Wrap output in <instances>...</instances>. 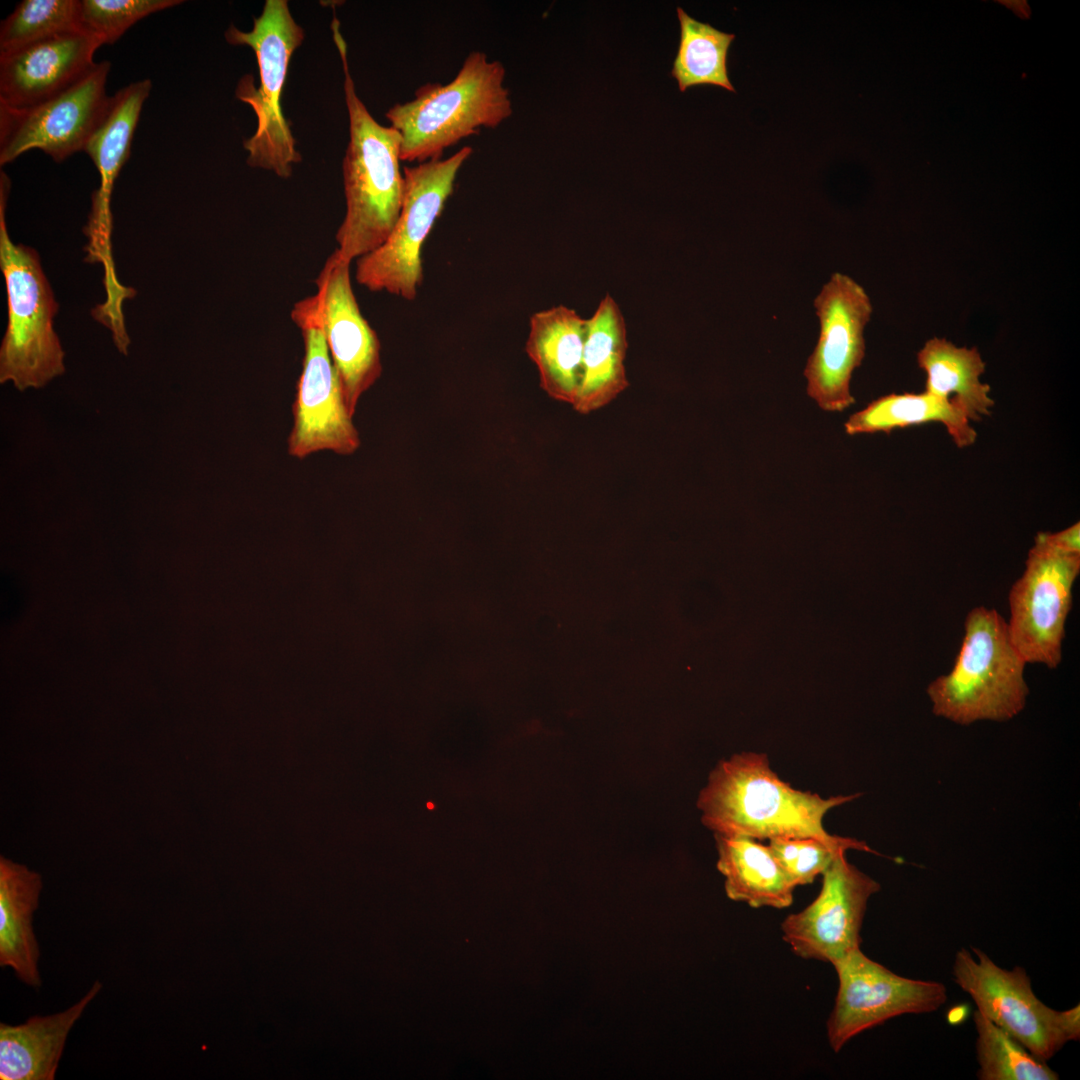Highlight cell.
Here are the masks:
<instances>
[{
	"label": "cell",
	"instance_id": "1",
	"mask_svg": "<svg viewBox=\"0 0 1080 1080\" xmlns=\"http://www.w3.org/2000/svg\"><path fill=\"white\" fill-rule=\"evenodd\" d=\"M331 28L342 62L349 118L342 163L346 212L335 235V250L352 263L381 246L392 232L404 202L405 177L401 135L392 126L379 124L357 95L337 18Z\"/></svg>",
	"mask_w": 1080,
	"mask_h": 1080
},
{
	"label": "cell",
	"instance_id": "2",
	"mask_svg": "<svg viewBox=\"0 0 1080 1080\" xmlns=\"http://www.w3.org/2000/svg\"><path fill=\"white\" fill-rule=\"evenodd\" d=\"M859 796L825 799L794 789L772 770L766 754L743 752L716 765L700 791L697 807L703 824L714 834L755 840L813 837L831 841L838 836L824 829L825 814Z\"/></svg>",
	"mask_w": 1080,
	"mask_h": 1080
},
{
	"label": "cell",
	"instance_id": "3",
	"mask_svg": "<svg viewBox=\"0 0 1080 1080\" xmlns=\"http://www.w3.org/2000/svg\"><path fill=\"white\" fill-rule=\"evenodd\" d=\"M505 68L482 51L465 58L452 81L426 83L414 98L386 112L401 135V161L440 159L444 151L481 128H496L512 114Z\"/></svg>",
	"mask_w": 1080,
	"mask_h": 1080
},
{
	"label": "cell",
	"instance_id": "4",
	"mask_svg": "<svg viewBox=\"0 0 1080 1080\" xmlns=\"http://www.w3.org/2000/svg\"><path fill=\"white\" fill-rule=\"evenodd\" d=\"M964 629L952 670L927 688L933 714L961 725L1014 718L1029 689L1027 663L1011 642L1007 623L995 609L981 606L968 613Z\"/></svg>",
	"mask_w": 1080,
	"mask_h": 1080
},
{
	"label": "cell",
	"instance_id": "5",
	"mask_svg": "<svg viewBox=\"0 0 1080 1080\" xmlns=\"http://www.w3.org/2000/svg\"><path fill=\"white\" fill-rule=\"evenodd\" d=\"M10 179L0 173V268L8 322L0 348V382L19 391L41 388L65 371L64 351L54 330L59 305L42 269L39 254L9 237L5 208Z\"/></svg>",
	"mask_w": 1080,
	"mask_h": 1080
},
{
	"label": "cell",
	"instance_id": "6",
	"mask_svg": "<svg viewBox=\"0 0 1080 1080\" xmlns=\"http://www.w3.org/2000/svg\"><path fill=\"white\" fill-rule=\"evenodd\" d=\"M304 36L287 0H266L250 31H242L233 24L225 31L229 44L246 45L254 51L259 69V87L254 85L252 76L246 75L239 80L235 93L257 118L255 133L244 141L247 164L270 170L281 178L290 177L293 165L301 161L280 102L291 56Z\"/></svg>",
	"mask_w": 1080,
	"mask_h": 1080
},
{
	"label": "cell",
	"instance_id": "7",
	"mask_svg": "<svg viewBox=\"0 0 1080 1080\" xmlns=\"http://www.w3.org/2000/svg\"><path fill=\"white\" fill-rule=\"evenodd\" d=\"M472 153L470 146H464L448 158L403 168L405 196L399 218L381 246L356 260L355 277L360 285L408 301L416 298L423 281V244Z\"/></svg>",
	"mask_w": 1080,
	"mask_h": 1080
},
{
	"label": "cell",
	"instance_id": "8",
	"mask_svg": "<svg viewBox=\"0 0 1080 1080\" xmlns=\"http://www.w3.org/2000/svg\"><path fill=\"white\" fill-rule=\"evenodd\" d=\"M959 949L954 982L974 1001L977 1011L1017 1040L1031 1054L1047 1061L1080 1038V1006L1058 1011L1033 992L1024 968L1007 970L976 947Z\"/></svg>",
	"mask_w": 1080,
	"mask_h": 1080
},
{
	"label": "cell",
	"instance_id": "9",
	"mask_svg": "<svg viewBox=\"0 0 1080 1080\" xmlns=\"http://www.w3.org/2000/svg\"><path fill=\"white\" fill-rule=\"evenodd\" d=\"M291 319L301 332L304 357L292 405L288 452L299 459L324 450L351 455L359 448L360 437L328 351L317 295L296 302Z\"/></svg>",
	"mask_w": 1080,
	"mask_h": 1080
},
{
	"label": "cell",
	"instance_id": "10",
	"mask_svg": "<svg viewBox=\"0 0 1080 1080\" xmlns=\"http://www.w3.org/2000/svg\"><path fill=\"white\" fill-rule=\"evenodd\" d=\"M110 66L107 60L96 62L73 85L36 104L0 106V166L32 149L55 162L83 151L111 102L106 93Z\"/></svg>",
	"mask_w": 1080,
	"mask_h": 1080
},
{
	"label": "cell",
	"instance_id": "11",
	"mask_svg": "<svg viewBox=\"0 0 1080 1080\" xmlns=\"http://www.w3.org/2000/svg\"><path fill=\"white\" fill-rule=\"evenodd\" d=\"M820 331L804 369L807 394L824 411L854 404L851 379L865 356L864 330L873 311L865 289L836 272L814 299Z\"/></svg>",
	"mask_w": 1080,
	"mask_h": 1080
},
{
	"label": "cell",
	"instance_id": "12",
	"mask_svg": "<svg viewBox=\"0 0 1080 1080\" xmlns=\"http://www.w3.org/2000/svg\"><path fill=\"white\" fill-rule=\"evenodd\" d=\"M839 987L827 1021V1037L838 1052L857 1034L904 1014L937 1011L946 986L934 980L900 976L856 948L834 962Z\"/></svg>",
	"mask_w": 1080,
	"mask_h": 1080
},
{
	"label": "cell",
	"instance_id": "13",
	"mask_svg": "<svg viewBox=\"0 0 1080 1080\" xmlns=\"http://www.w3.org/2000/svg\"><path fill=\"white\" fill-rule=\"evenodd\" d=\"M1080 554H1066L1034 543L1022 576L1009 593L1011 642L1026 663L1056 668L1062 658L1072 588Z\"/></svg>",
	"mask_w": 1080,
	"mask_h": 1080
},
{
	"label": "cell",
	"instance_id": "14",
	"mask_svg": "<svg viewBox=\"0 0 1080 1080\" xmlns=\"http://www.w3.org/2000/svg\"><path fill=\"white\" fill-rule=\"evenodd\" d=\"M839 853L822 873L818 896L781 924L783 940L804 959L833 964L861 944V927L870 897L880 884Z\"/></svg>",
	"mask_w": 1080,
	"mask_h": 1080
},
{
	"label": "cell",
	"instance_id": "15",
	"mask_svg": "<svg viewBox=\"0 0 1080 1080\" xmlns=\"http://www.w3.org/2000/svg\"><path fill=\"white\" fill-rule=\"evenodd\" d=\"M351 262L334 250L316 278L322 328L346 406L358 401L381 376L380 341L361 313L350 276Z\"/></svg>",
	"mask_w": 1080,
	"mask_h": 1080
},
{
	"label": "cell",
	"instance_id": "16",
	"mask_svg": "<svg viewBox=\"0 0 1080 1080\" xmlns=\"http://www.w3.org/2000/svg\"><path fill=\"white\" fill-rule=\"evenodd\" d=\"M102 45L80 30L0 53V106L27 107L65 90L93 68Z\"/></svg>",
	"mask_w": 1080,
	"mask_h": 1080
},
{
	"label": "cell",
	"instance_id": "17",
	"mask_svg": "<svg viewBox=\"0 0 1080 1080\" xmlns=\"http://www.w3.org/2000/svg\"><path fill=\"white\" fill-rule=\"evenodd\" d=\"M529 324L525 349L538 368L541 388L573 406L583 378L588 319L558 305L534 313Z\"/></svg>",
	"mask_w": 1080,
	"mask_h": 1080
},
{
	"label": "cell",
	"instance_id": "18",
	"mask_svg": "<svg viewBox=\"0 0 1080 1080\" xmlns=\"http://www.w3.org/2000/svg\"><path fill=\"white\" fill-rule=\"evenodd\" d=\"M101 989L95 981L62 1012L33 1016L19 1025L0 1023V1079L53 1080L71 1029Z\"/></svg>",
	"mask_w": 1080,
	"mask_h": 1080
},
{
	"label": "cell",
	"instance_id": "19",
	"mask_svg": "<svg viewBox=\"0 0 1080 1080\" xmlns=\"http://www.w3.org/2000/svg\"><path fill=\"white\" fill-rule=\"evenodd\" d=\"M42 878L25 865L0 859V966L11 968L17 978L40 988L39 945L33 915L42 890Z\"/></svg>",
	"mask_w": 1080,
	"mask_h": 1080
},
{
	"label": "cell",
	"instance_id": "20",
	"mask_svg": "<svg viewBox=\"0 0 1080 1080\" xmlns=\"http://www.w3.org/2000/svg\"><path fill=\"white\" fill-rule=\"evenodd\" d=\"M583 357V378L573 408L589 414L610 404L628 386L625 358L628 349L624 316L607 293L588 319Z\"/></svg>",
	"mask_w": 1080,
	"mask_h": 1080
},
{
	"label": "cell",
	"instance_id": "21",
	"mask_svg": "<svg viewBox=\"0 0 1080 1080\" xmlns=\"http://www.w3.org/2000/svg\"><path fill=\"white\" fill-rule=\"evenodd\" d=\"M717 869L725 878V892L733 901L753 908L783 909L793 902L796 886L769 846L744 836L714 834Z\"/></svg>",
	"mask_w": 1080,
	"mask_h": 1080
},
{
	"label": "cell",
	"instance_id": "22",
	"mask_svg": "<svg viewBox=\"0 0 1080 1080\" xmlns=\"http://www.w3.org/2000/svg\"><path fill=\"white\" fill-rule=\"evenodd\" d=\"M149 79L133 82L111 96L107 113L84 147L100 175V186L92 194L91 216L112 219L111 195L114 182L130 155L132 139L143 104L150 94Z\"/></svg>",
	"mask_w": 1080,
	"mask_h": 1080
},
{
	"label": "cell",
	"instance_id": "23",
	"mask_svg": "<svg viewBox=\"0 0 1080 1080\" xmlns=\"http://www.w3.org/2000/svg\"><path fill=\"white\" fill-rule=\"evenodd\" d=\"M942 423L959 448L972 445L977 433L966 413L952 399L926 391L922 393H891L869 403L853 413L844 424L848 435L890 433L897 428Z\"/></svg>",
	"mask_w": 1080,
	"mask_h": 1080
},
{
	"label": "cell",
	"instance_id": "24",
	"mask_svg": "<svg viewBox=\"0 0 1080 1080\" xmlns=\"http://www.w3.org/2000/svg\"><path fill=\"white\" fill-rule=\"evenodd\" d=\"M917 363L926 374V392L954 400L969 420L979 421L991 414L994 401L990 386L980 379L985 362L976 348L958 347L934 337L918 351Z\"/></svg>",
	"mask_w": 1080,
	"mask_h": 1080
},
{
	"label": "cell",
	"instance_id": "25",
	"mask_svg": "<svg viewBox=\"0 0 1080 1080\" xmlns=\"http://www.w3.org/2000/svg\"><path fill=\"white\" fill-rule=\"evenodd\" d=\"M677 16L680 38L671 75L679 90L710 85L735 92L727 69L728 52L735 35L694 19L681 7H677Z\"/></svg>",
	"mask_w": 1080,
	"mask_h": 1080
},
{
	"label": "cell",
	"instance_id": "26",
	"mask_svg": "<svg viewBox=\"0 0 1080 1080\" xmlns=\"http://www.w3.org/2000/svg\"><path fill=\"white\" fill-rule=\"evenodd\" d=\"M979 1080H1057L1046 1061L1031 1054L1017 1040L977 1010L973 1014Z\"/></svg>",
	"mask_w": 1080,
	"mask_h": 1080
},
{
	"label": "cell",
	"instance_id": "27",
	"mask_svg": "<svg viewBox=\"0 0 1080 1080\" xmlns=\"http://www.w3.org/2000/svg\"><path fill=\"white\" fill-rule=\"evenodd\" d=\"M85 30L79 0H23L1 22L0 53L63 33Z\"/></svg>",
	"mask_w": 1080,
	"mask_h": 1080
},
{
	"label": "cell",
	"instance_id": "28",
	"mask_svg": "<svg viewBox=\"0 0 1080 1080\" xmlns=\"http://www.w3.org/2000/svg\"><path fill=\"white\" fill-rule=\"evenodd\" d=\"M768 846L796 887L811 884L841 852L854 849L880 855L864 841L841 836L831 841L813 837H778L770 839Z\"/></svg>",
	"mask_w": 1080,
	"mask_h": 1080
},
{
	"label": "cell",
	"instance_id": "29",
	"mask_svg": "<svg viewBox=\"0 0 1080 1080\" xmlns=\"http://www.w3.org/2000/svg\"><path fill=\"white\" fill-rule=\"evenodd\" d=\"M180 0H81L83 28L102 44L115 43L144 17L181 4Z\"/></svg>",
	"mask_w": 1080,
	"mask_h": 1080
},
{
	"label": "cell",
	"instance_id": "30",
	"mask_svg": "<svg viewBox=\"0 0 1080 1080\" xmlns=\"http://www.w3.org/2000/svg\"><path fill=\"white\" fill-rule=\"evenodd\" d=\"M1035 543L1066 554H1080V523L1056 533L1039 532Z\"/></svg>",
	"mask_w": 1080,
	"mask_h": 1080
}]
</instances>
